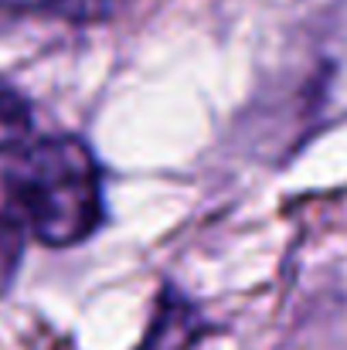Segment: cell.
<instances>
[{"label": "cell", "instance_id": "6da1fadb", "mask_svg": "<svg viewBox=\"0 0 347 350\" xmlns=\"http://www.w3.org/2000/svg\"><path fill=\"white\" fill-rule=\"evenodd\" d=\"M10 211L48 248H68L99 232L106 218L103 170L75 136L24 146L3 174Z\"/></svg>", "mask_w": 347, "mask_h": 350}, {"label": "cell", "instance_id": "7a4b0ae2", "mask_svg": "<svg viewBox=\"0 0 347 350\" xmlns=\"http://www.w3.org/2000/svg\"><path fill=\"white\" fill-rule=\"evenodd\" d=\"M208 330L211 327L201 317V310L181 289L164 286L157 293V306H153L146 337L140 340L136 350H191Z\"/></svg>", "mask_w": 347, "mask_h": 350}, {"label": "cell", "instance_id": "3957f363", "mask_svg": "<svg viewBox=\"0 0 347 350\" xmlns=\"http://www.w3.org/2000/svg\"><path fill=\"white\" fill-rule=\"evenodd\" d=\"M31 103L10 85L0 79V153L7 150H21L24 139L31 136Z\"/></svg>", "mask_w": 347, "mask_h": 350}, {"label": "cell", "instance_id": "277c9868", "mask_svg": "<svg viewBox=\"0 0 347 350\" xmlns=\"http://www.w3.org/2000/svg\"><path fill=\"white\" fill-rule=\"evenodd\" d=\"M24 238H27L24 221L10 208H0V296L10 289V282H14V275L21 269Z\"/></svg>", "mask_w": 347, "mask_h": 350}, {"label": "cell", "instance_id": "5b68a950", "mask_svg": "<svg viewBox=\"0 0 347 350\" xmlns=\"http://www.w3.org/2000/svg\"><path fill=\"white\" fill-rule=\"evenodd\" d=\"M0 10L7 17H14V14H62L72 21H86L92 14H103L99 0H0Z\"/></svg>", "mask_w": 347, "mask_h": 350}, {"label": "cell", "instance_id": "8992f818", "mask_svg": "<svg viewBox=\"0 0 347 350\" xmlns=\"http://www.w3.org/2000/svg\"><path fill=\"white\" fill-rule=\"evenodd\" d=\"M3 21H7V14H3V10H0V24H3Z\"/></svg>", "mask_w": 347, "mask_h": 350}]
</instances>
